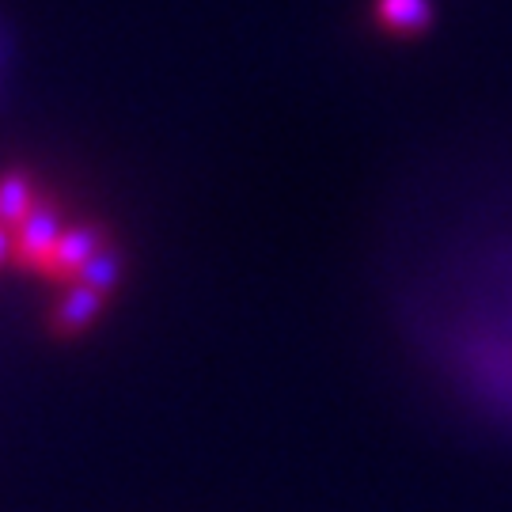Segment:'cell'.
<instances>
[{"label": "cell", "mask_w": 512, "mask_h": 512, "mask_svg": "<svg viewBox=\"0 0 512 512\" xmlns=\"http://www.w3.org/2000/svg\"><path fill=\"white\" fill-rule=\"evenodd\" d=\"M12 255H16V232L0 224V266H4V262H8Z\"/></svg>", "instance_id": "cell-7"}, {"label": "cell", "mask_w": 512, "mask_h": 512, "mask_svg": "<svg viewBox=\"0 0 512 512\" xmlns=\"http://www.w3.org/2000/svg\"><path fill=\"white\" fill-rule=\"evenodd\" d=\"M103 251V232L95 224H76V228H65L57 236L54 251L46 258V274L61 277V281H76V274L88 266V258Z\"/></svg>", "instance_id": "cell-2"}, {"label": "cell", "mask_w": 512, "mask_h": 512, "mask_svg": "<svg viewBox=\"0 0 512 512\" xmlns=\"http://www.w3.org/2000/svg\"><path fill=\"white\" fill-rule=\"evenodd\" d=\"M376 12H380L387 31H399V35H414V31H425L433 23L429 0H380Z\"/></svg>", "instance_id": "cell-4"}, {"label": "cell", "mask_w": 512, "mask_h": 512, "mask_svg": "<svg viewBox=\"0 0 512 512\" xmlns=\"http://www.w3.org/2000/svg\"><path fill=\"white\" fill-rule=\"evenodd\" d=\"M31 209H35V190L27 183V175L23 171L0 175V224L4 228H16Z\"/></svg>", "instance_id": "cell-5"}, {"label": "cell", "mask_w": 512, "mask_h": 512, "mask_svg": "<svg viewBox=\"0 0 512 512\" xmlns=\"http://www.w3.org/2000/svg\"><path fill=\"white\" fill-rule=\"evenodd\" d=\"M118 281H122V255H118L114 247H103V251L88 258V266L76 274V285H84V289H92V293H99V296L114 293Z\"/></svg>", "instance_id": "cell-6"}, {"label": "cell", "mask_w": 512, "mask_h": 512, "mask_svg": "<svg viewBox=\"0 0 512 512\" xmlns=\"http://www.w3.org/2000/svg\"><path fill=\"white\" fill-rule=\"evenodd\" d=\"M103 300L107 296L92 293V289H84V285H76L61 296V304L54 308V327L61 334H80V330H88L99 319V311H103Z\"/></svg>", "instance_id": "cell-3"}, {"label": "cell", "mask_w": 512, "mask_h": 512, "mask_svg": "<svg viewBox=\"0 0 512 512\" xmlns=\"http://www.w3.org/2000/svg\"><path fill=\"white\" fill-rule=\"evenodd\" d=\"M12 232H16V255L12 258H16L19 266H27V270H42L50 251H54L57 236L65 228H61V217H57L50 205L35 202V209L19 220Z\"/></svg>", "instance_id": "cell-1"}]
</instances>
